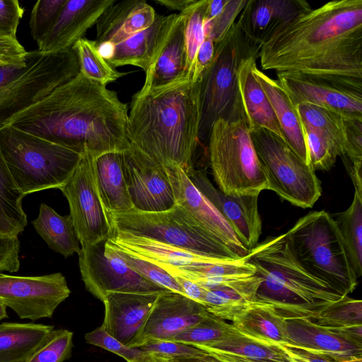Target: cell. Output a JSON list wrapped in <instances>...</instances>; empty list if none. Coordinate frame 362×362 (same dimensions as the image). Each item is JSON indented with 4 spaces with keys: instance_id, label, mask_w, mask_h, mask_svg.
Wrapping results in <instances>:
<instances>
[{
    "instance_id": "obj_2",
    "label": "cell",
    "mask_w": 362,
    "mask_h": 362,
    "mask_svg": "<svg viewBox=\"0 0 362 362\" xmlns=\"http://www.w3.org/2000/svg\"><path fill=\"white\" fill-rule=\"evenodd\" d=\"M128 112L127 104L116 92L79 73L16 114L4 126L95 158L131 148Z\"/></svg>"
},
{
    "instance_id": "obj_24",
    "label": "cell",
    "mask_w": 362,
    "mask_h": 362,
    "mask_svg": "<svg viewBox=\"0 0 362 362\" xmlns=\"http://www.w3.org/2000/svg\"><path fill=\"white\" fill-rule=\"evenodd\" d=\"M157 13L145 0L115 1L100 16L95 42L98 48L115 45L149 28Z\"/></svg>"
},
{
    "instance_id": "obj_19",
    "label": "cell",
    "mask_w": 362,
    "mask_h": 362,
    "mask_svg": "<svg viewBox=\"0 0 362 362\" xmlns=\"http://www.w3.org/2000/svg\"><path fill=\"white\" fill-rule=\"evenodd\" d=\"M176 203L182 206L212 236L239 257L248 252L228 222L194 186L187 174L176 165L165 168Z\"/></svg>"
},
{
    "instance_id": "obj_40",
    "label": "cell",
    "mask_w": 362,
    "mask_h": 362,
    "mask_svg": "<svg viewBox=\"0 0 362 362\" xmlns=\"http://www.w3.org/2000/svg\"><path fill=\"white\" fill-rule=\"evenodd\" d=\"M207 0H196L182 13L185 16L187 66L185 78L194 81L193 76L198 49L205 38L204 23Z\"/></svg>"
},
{
    "instance_id": "obj_38",
    "label": "cell",
    "mask_w": 362,
    "mask_h": 362,
    "mask_svg": "<svg viewBox=\"0 0 362 362\" xmlns=\"http://www.w3.org/2000/svg\"><path fill=\"white\" fill-rule=\"evenodd\" d=\"M296 105L303 124L327 139L339 156H345L346 119L338 114L312 104L299 103Z\"/></svg>"
},
{
    "instance_id": "obj_13",
    "label": "cell",
    "mask_w": 362,
    "mask_h": 362,
    "mask_svg": "<svg viewBox=\"0 0 362 362\" xmlns=\"http://www.w3.org/2000/svg\"><path fill=\"white\" fill-rule=\"evenodd\" d=\"M94 158L83 152L72 176L59 188L68 201L69 215L81 247L110 237V224L96 185Z\"/></svg>"
},
{
    "instance_id": "obj_7",
    "label": "cell",
    "mask_w": 362,
    "mask_h": 362,
    "mask_svg": "<svg viewBox=\"0 0 362 362\" xmlns=\"http://www.w3.org/2000/svg\"><path fill=\"white\" fill-rule=\"evenodd\" d=\"M79 73L73 48L54 54L32 50L24 63L0 66V127Z\"/></svg>"
},
{
    "instance_id": "obj_14",
    "label": "cell",
    "mask_w": 362,
    "mask_h": 362,
    "mask_svg": "<svg viewBox=\"0 0 362 362\" xmlns=\"http://www.w3.org/2000/svg\"><path fill=\"white\" fill-rule=\"evenodd\" d=\"M70 293L60 272L34 276L0 273V303L11 308L20 319L51 318Z\"/></svg>"
},
{
    "instance_id": "obj_42",
    "label": "cell",
    "mask_w": 362,
    "mask_h": 362,
    "mask_svg": "<svg viewBox=\"0 0 362 362\" xmlns=\"http://www.w3.org/2000/svg\"><path fill=\"white\" fill-rule=\"evenodd\" d=\"M309 320L326 328L362 325V302L345 296Z\"/></svg>"
},
{
    "instance_id": "obj_51",
    "label": "cell",
    "mask_w": 362,
    "mask_h": 362,
    "mask_svg": "<svg viewBox=\"0 0 362 362\" xmlns=\"http://www.w3.org/2000/svg\"><path fill=\"white\" fill-rule=\"evenodd\" d=\"M20 240L17 235L0 233V273L16 272L20 267Z\"/></svg>"
},
{
    "instance_id": "obj_45",
    "label": "cell",
    "mask_w": 362,
    "mask_h": 362,
    "mask_svg": "<svg viewBox=\"0 0 362 362\" xmlns=\"http://www.w3.org/2000/svg\"><path fill=\"white\" fill-rule=\"evenodd\" d=\"M139 349L161 362H195L197 359L208 355L194 346L173 341H153Z\"/></svg>"
},
{
    "instance_id": "obj_27",
    "label": "cell",
    "mask_w": 362,
    "mask_h": 362,
    "mask_svg": "<svg viewBox=\"0 0 362 362\" xmlns=\"http://www.w3.org/2000/svg\"><path fill=\"white\" fill-rule=\"evenodd\" d=\"M258 58L257 56L245 57L238 67V91L242 118L250 131L263 128L284 141L269 100L254 74Z\"/></svg>"
},
{
    "instance_id": "obj_48",
    "label": "cell",
    "mask_w": 362,
    "mask_h": 362,
    "mask_svg": "<svg viewBox=\"0 0 362 362\" xmlns=\"http://www.w3.org/2000/svg\"><path fill=\"white\" fill-rule=\"evenodd\" d=\"M247 0H227L221 14L204 23L205 36L210 37L215 45L220 44L236 22Z\"/></svg>"
},
{
    "instance_id": "obj_56",
    "label": "cell",
    "mask_w": 362,
    "mask_h": 362,
    "mask_svg": "<svg viewBox=\"0 0 362 362\" xmlns=\"http://www.w3.org/2000/svg\"><path fill=\"white\" fill-rule=\"evenodd\" d=\"M180 285L183 294L203 305L205 289L193 281L179 275L173 276ZM204 306V305H203Z\"/></svg>"
},
{
    "instance_id": "obj_8",
    "label": "cell",
    "mask_w": 362,
    "mask_h": 362,
    "mask_svg": "<svg viewBox=\"0 0 362 362\" xmlns=\"http://www.w3.org/2000/svg\"><path fill=\"white\" fill-rule=\"evenodd\" d=\"M105 211L110 230L148 238L208 257L228 260L241 258L207 232L177 203L158 212L134 208L119 213Z\"/></svg>"
},
{
    "instance_id": "obj_34",
    "label": "cell",
    "mask_w": 362,
    "mask_h": 362,
    "mask_svg": "<svg viewBox=\"0 0 362 362\" xmlns=\"http://www.w3.org/2000/svg\"><path fill=\"white\" fill-rule=\"evenodd\" d=\"M232 324L239 333L259 342L288 343L285 319L269 304L257 302Z\"/></svg>"
},
{
    "instance_id": "obj_17",
    "label": "cell",
    "mask_w": 362,
    "mask_h": 362,
    "mask_svg": "<svg viewBox=\"0 0 362 362\" xmlns=\"http://www.w3.org/2000/svg\"><path fill=\"white\" fill-rule=\"evenodd\" d=\"M187 175L225 218L244 246L249 251L252 249L262 234L259 195H226L214 186L205 170L194 168Z\"/></svg>"
},
{
    "instance_id": "obj_60",
    "label": "cell",
    "mask_w": 362,
    "mask_h": 362,
    "mask_svg": "<svg viewBox=\"0 0 362 362\" xmlns=\"http://www.w3.org/2000/svg\"><path fill=\"white\" fill-rule=\"evenodd\" d=\"M7 317L8 314L6 311V306L4 304L0 303V321Z\"/></svg>"
},
{
    "instance_id": "obj_32",
    "label": "cell",
    "mask_w": 362,
    "mask_h": 362,
    "mask_svg": "<svg viewBox=\"0 0 362 362\" xmlns=\"http://www.w3.org/2000/svg\"><path fill=\"white\" fill-rule=\"evenodd\" d=\"M54 326L33 322L0 324V362L29 358L45 341Z\"/></svg>"
},
{
    "instance_id": "obj_63",
    "label": "cell",
    "mask_w": 362,
    "mask_h": 362,
    "mask_svg": "<svg viewBox=\"0 0 362 362\" xmlns=\"http://www.w3.org/2000/svg\"><path fill=\"white\" fill-rule=\"evenodd\" d=\"M356 362H362V361H356Z\"/></svg>"
},
{
    "instance_id": "obj_58",
    "label": "cell",
    "mask_w": 362,
    "mask_h": 362,
    "mask_svg": "<svg viewBox=\"0 0 362 362\" xmlns=\"http://www.w3.org/2000/svg\"><path fill=\"white\" fill-rule=\"evenodd\" d=\"M195 1L196 0H155V2L170 10L179 11L180 13H182L191 6Z\"/></svg>"
},
{
    "instance_id": "obj_12",
    "label": "cell",
    "mask_w": 362,
    "mask_h": 362,
    "mask_svg": "<svg viewBox=\"0 0 362 362\" xmlns=\"http://www.w3.org/2000/svg\"><path fill=\"white\" fill-rule=\"evenodd\" d=\"M106 240L81 247L78 264L86 289L100 301L111 293H160L165 290L131 269Z\"/></svg>"
},
{
    "instance_id": "obj_36",
    "label": "cell",
    "mask_w": 362,
    "mask_h": 362,
    "mask_svg": "<svg viewBox=\"0 0 362 362\" xmlns=\"http://www.w3.org/2000/svg\"><path fill=\"white\" fill-rule=\"evenodd\" d=\"M24 195L16 185L0 150V233L18 235L27 226L22 201Z\"/></svg>"
},
{
    "instance_id": "obj_30",
    "label": "cell",
    "mask_w": 362,
    "mask_h": 362,
    "mask_svg": "<svg viewBox=\"0 0 362 362\" xmlns=\"http://www.w3.org/2000/svg\"><path fill=\"white\" fill-rule=\"evenodd\" d=\"M121 153L106 152L94 158L96 185L106 211L119 213L133 208L124 178Z\"/></svg>"
},
{
    "instance_id": "obj_3",
    "label": "cell",
    "mask_w": 362,
    "mask_h": 362,
    "mask_svg": "<svg viewBox=\"0 0 362 362\" xmlns=\"http://www.w3.org/2000/svg\"><path fill=\"white\" fill-rule=\"evenodd\" d=\"M201 88L202 79L136 93L128 112L131 146L159 165H176L189 175L199 139Z\"/></svg>"
},
{
    "instance_id": "obj_41",
    "label": "cell",
    "mask_w": 362,
    "mask_h": 362,
    "mask_svg": "<svg viewBox=\"0 0 362 362\" xmlns=\"http://www.w3.org/2000/svg\"><path fill=\"white\" fill-rule=\"evenodd\" d=\"M237 332L232 323H227L210 313L200 322L175 336L172 341L197 346L222 339Z\"/></svg>"
},
{
    "instance_id": "obj_21",
    "label": "cell",
    "mask_w": 362,
    "mask_h": 362,
    "mask_svg": "<svg viewBox=\"0 0 362 362\" xmlns=\"http://www.w3.org/2000/svg\"><path fill=\"white\" fill-rule=\"evenodd\" d=\"M160 293H109L103 301L105 311L102 325L105 331L131 347Z\"/></svg>"
},
{
    "instance_id": "obj_59",
    "label": "cell",
    "mask_w": 362,
    "mask_h": 362,
    "mask_svg": "<svg viewBox=\"0 0 362 362\" xmlns=\"http://www.w3.org/2000/svg\"><path fill=\"white\" fill-rule=\"evenodd\" d=\"M195 362H221L215 358L210 356L209 355H206L202 358H199L195 361Z\"/></svg>"
},
{
    "instance_id": "obj_10",
    "label": "cell",
    "mask_w": 362,
    "mask_h": 362,
    "mask_svg": "<svg viewBox=\"0 0 362 362\" xmlns=\"http://www.w3.org/2000/svg\"><path fill=\"white\" fill-rule=\"evenodd\" d=\"M215 46L214 59L202 77L199 137L209 136L218 119H243L238 91V67L245 57H259L261 48L247 40L236 22L225 39Z\"/></svg>"
},
{
    "instance_id": "obj_20",
    "label": "cell",
    "mask_w": 362,
    "mask_h": 362,
    "mask_svg": "<svg viewBox=\"0 0 362 362\" xmlns=\"http://www.w3.org/2000/svg\"><path fill=\"white\" fill-rule=\"evenodd\" d=\"M115 2V0H66L50 30L37 42V49L44 54H54L72 48Z\"/></svg>"
},
{
    "instance_id": "obj_35",
    "label": "cell",
    "mask_w": 362,
    "mask_h": 362,
    "mask_svg": "<svg viewBox=\"0 0 362 362\" xmlns=\"http://www.w3.org/2000/svg\"><path fill=\"white\" fill-rule=\"evenodd\" d=\"M36 232L53 251L67 258L78 254L81 247L70 215L61 216L45 203L32 221Z\"/></svg>"
},
{
    "instance_id": "obj_6",
    "label": "cell",
    "mask_w": 362,
    "mask_h": 362,
    "mask_svg": "<svg viewBox=\"0 0 362 362\" xmlns=\"http://www.w3.org/2000/svg\"><path fill=\"white\" fill-rule=\"evenodd\" d=\"M288 248L310 274L348 296L357 286L337 226L328 212L314 211L285 233Z\"/></svg>"
},
{
    "instance_id": "obj_28",
    "label": "cell",
    "mask_w": 362,
    "mask_h": 362,
    "mask_svg": "<svg viewBox=\"0 0 362 362\" xmlns=\"http://www.w3.org/2000/svg\"><path fill=\"white\" fill-rule=\"evenodd\" d=\"M254 74L269 100L284 141L310 166L303 122L289 93L278 79L269 77L257 65L254 67Z\"/></svg>"
},
{
    "instance_id": "obj_29",
    "label": "cell",
    "mask_w": 362,
    "mask_h": 362,
    "mask_svg": "<svg viewBox=\"0 0 362 362\" xmlns=\"http://www.w3.org/2000/svg\"><path fill=\"white\" fill-rule=\"evenodd\" d=\"M260 283L255 274L205 289L203 305L211 315L233 322L259 302L256 294Z\"/></svg>"
},
{
    "instance_id": "obj_55",
    "label": "cell",
    "mask_w": 362,
    "mask_h": 362,
    "mask_svg": "<svg viewBox=\"0 0 362 362\" xmlns=\"http://www.w3.org/2000/svg\"><path fill=\"white\" fill-rule=\"evenodd\" d=\"M27 53L17 38L0 37V57L22 61L25 59Z\"/></svg>"
},
{
    "instance_id": "obj_61",
    "label": "cell",
    "mask_w": 362,
    "mask_h": 362,
    "mask_svg": "<svg viewBox=\"0 0 362 362\" xmlns=\"http://www.w3.org/2000/svg\"><path fill=\"white\" fill-rule=\"evenodd\" d=\"M137 362H161V361H158L155 358H153L152 357H151L146 354V356L143 359H141V361H137Z\"/></svg>"
},
{
    "instance_id": "obj_52",
    "label": "cell",
    "mask_w": 362,
    "mask_h": 362,
    "mask_svg": "<svg viewBox=\"0 0 362 362\" xmlns=\"http://www.w3.org/2000/svg\"><path fill=\"white\" fill-rule=\"evenodd\" d=\"M346 122V146L345 157L351 165H362V121Z\"/></svg>"
},
{
    "instance_id": "obj_50",
    "label": "cell",
    "mask_w": 362,
    "mask_h": 362,
    "mask_svg": "<svg viewBox=\"0 0 362 362\" xmlns=\"http://www.w3.org/2000/svg\"><path fill=\"white\" fill-rule=\"evenodd\" d=\"M24 8L17 0H0V37L17 38Z\"/></svg>"
},
{
    "instance_id": "obj_16",
    "label": "cell",
    "mask_w": 362,
    "mask_h": 362,
    "mask_svg": "<svg viewBox=\"0 0 362 362\" xmlns=\"http://www.w3.org/2000/svg\"><path fill=\"white\" fill-rule=\"evenodd\" d=\"M210 313L201 304L180 293L160 292L131 348H139L173 337L206 318Z\"/></svg>"
},
{
    "instance_id": "obj_23",
    "label": "cell",
    "mask_w": 362,
    "mask_h": 362,
    "mask_svg": "<svg viewBox=\"0 0 362 362\" xmlns=\"http://www.w3.org/2000/svg\"><path fill=\"white\" fill-rule=\"evenodd\" d=\"M311 8L305 0H247L236 23L247 40L261 47L279 26Z\"/></svg>"
},
{
    "instance_id": "obj_39",
    "label": "cell",
    "mask_w": 362,
    "mask_h": 362,
    "mask_svg": "<svg viewBox=\"0 0 362 362\" xmlns=\"http://www.w3.org/2000/svg\"><path fill=\"white\" fill-rule=\"evenodd\" d=\"M72 48L78 57L80 73L89 80L106 86L126 74L106 62L94 40L82 38Z\"/></svg>"
},
{
    "instance_id": "obj_46",
    "label": "cell",
    "mask_w": 362,
    "mask_h": 362,
    "mask_svg": "<svg viewBox=\"0 0 362 362\" xmlns=\"http://www.w3.org/2000/svg\"><path fill=\"white\" fill-rule=\"evenodd\" d=\"M310 166L314 171L329 170L339 154L333 145L315 130L303 125Z\"/></svg>"
},
{
    "instance_id": "obj_22",
    "label": "cell",
    "mask_w": 362,
    "mask_h": 362,
    "mask_svg": "<svg viewBox=\"0 0 362 362\" xmlns=\"http://www.w3.org/2000/svg\"><path fill=\"white\" fill-rule=\"evenodd\" d=\"M288 344L338 362L362 361V344L314 324L308 319H285Z\"/></svg>"
},
{
    "instance_id": "obj_31",
    "label": "cell",
    "mask_w": 362,
    "mask_h": 362,
    "mask_svg": "<svg viewBox=\"0 0 362 362\" xmlns=\"http://www.w3.org/2000/svg\"><path fill=\"white\" fill-rule=\"evenodd\" d=\"M194 347L221 362H291L275 346L259 342L238 332L222 339Z\"/></svg>"
},
{
    "instance_id": "obj_11",
    "label": "cell",
    "mask_w": 362,
    "mask_h": 362,
    "mask_svg": "<svg viewBox=\"0 0 362 362\" xmlns=\"http://www.w3.org/2000/svg\"><path fill=\"white\" fill-rule=\"evenodd\" d=\"M250 132L268 189L296 206L313 207L322 194L320 181L313 168L285 141L267 129Z\"/></svg>"
},
{
    "instance_id": "obj_15",
    "label": "cell",
    "mask_w": 362,
    "mask_h": 362,
    "mask_svg": "<svg viewBox=\"0 0 362 362\" xmlns=\"http://www.w3.org/2000/svg\"><path fill=\"white\" fill-rule=\"evenodd\" d=\"M121 154L133 208L141 211L158 212L168 210L176 204L165 167L132 146Z\"/></svg>"
},
{
    "instance_id": "obj_54",
    "label": "cell",
    "mask_w": 362,
    "mask_h": 362,
    "mask_svg": "<svg viewBox=\"0 0 362 362\" xmlns=\"http://www.w3.org/2000/svg\"><path fill=\"white\" fill-rule=\"evenodd\" d=\"M269 344H272L281 350L291 362H338L332 358L300 349L288 343Z\"/></svg>"
},
{
    "instance_id": "obj_9",
    "label": "cell",
    "mask_w": 362,
    "mask_h": 362,
    "mask_svg": "<svg viewBox=\"0 0 362 362\" xmlns=\"http://www.w3.org/2000/svg\"><path fill=\"white\" fill-rule=\"evenodd\" d=\"M210 165L226 195H259L268 182L243 119H218L209 134Z\"/></svg>"
},
{
    "instance_id": "obj_25",
    "label": "cell",
    "mask_w": 362,
    "mask_h": 362,
    "mask_svg": "<svg viewBox=\"0 0 362 362\" xmlns=\"http://www.w3.org/2000/svg\"><path fill=\"white\" fill-rule=\"evenodd\" d=\"M177 16L157 14L149 28L112 45L105 59L113 68L133 65L146 73L157 59Z\"/></svg>"
},
{
    "instance_id": "obj_18",
    "label": "cell",
    "mask_w": 362,
    "mask_h": 362,
    "mask_svg": "<svg viewBox=\"0 0 362 362\" xmlns=\"http://www.w3.org/2000/svg\"><path fill=\"white\" fill-rule=\"evenodd\" d=\"M295 105L312 104L345 119L362 121V90L292 74H276Z\"/></svg>"
},
{
    "instance_id": "obj_4",
    "label": "cell",
    "mask_w": 362,
    "mask_h": 362,
    "mask_svg": "<svg viewBox=\"0 0 362 362\" xmlns=\"http://www.w3.org/2000/svg\"><path fill=\"white\" fill-rule=\"evenodd\" d=\"M245 257L261 279L257 300L272 305L284 319H314L345 296L297 262L285 233L268 237Z\"/></svg>"
},
{
    "instance_id": "obj_43",
    "label": "cell",
    "mask_w": 362,
    "mask_h": 362,
    "mask_svg": "<svg viewBox=\"0 0 362 362\" xmlns=\"http://www.w3.org/2000/svg\"><path fill=\"white\" fill-rule=\"evenodd\" d=\"M73 335V332L68 329H54L26 362L65 361L71 356Z\"/></svg>"
},
{
    "instance_id": "obj_62",
    "label": "cell",
    "mask_w": 362,
    "mask_h": 362,
    "mask_svg": "<svg viewBox=\"0 0 362 362\" xmlns=\"http://www.w3.org/2000/svg\"><path fill=\"white\" fill-rule=\"evenodd\" d=\"M28 359V358H26V359H23V360H21V361H17V362H26Z\"/></svg>"
},
{
    "instance_id": "obj_53",
    "label": "cell",
    "mask_w": 362,
    "mask_h": 362,
    "mask_svg": "<svg viewBox=\"0 0 362 362\" xmlns=\"http://www.w3.org/2000/svg\"><path fill=\"white\" fill-rule=\"evenodd\" d=\"M216 54V46L214 40L208 36L200 45L195 60L193 81L202 79L204 73L212 64Z\"/></svg>"
},
{
    "instance_id": "obj_37",
    "label": "cell",
    "mask_w": 362,
    "mask_h": 362,
    "mask_svg": "<svg viewBox=\"0 0 362 362\" xmlns=\"http://www.w3.org/2000/svg\"><path fill=\"white\" fill-rule=\"evenodd\" d=\"M339 231L349 261L357 278L362 274V194L354 192L343 212L332 215Z\"/></svg>"
},
{
    "instance_id": "obj_49",
    "label": "cell",
    "mask_w": 362,
    "mask_h": 362,
    "mask_svg": "<svg viewBox=\"0 0 362 362\" xmlns=\"http://www.w3.org/2000/svg\"><path fill=\"white\" fill-rule=\"evenodd\" d=\"M85 339L87 343L114 353L127 362L139 361L146 355V352L139 348L129 347L110 335L102 325L86 333Z\"/></svg>"
},
{
    "instance_id": "obj_57",
    "label": "cell",
    "mask_w": 362,
    "mask_h": 362,
    "mask_svg": "<svg viewBox=\"0 0 362 362\" xmlns=\"http://www.w3.org/2000/svg\"><path fill=\"white\" fill-rule=\"evenodd\" d=\"M227 0H207L205 20L211 21L221 14Z\"/></svg>"
},
{
    "instance_id": "obj_5",
    "label": "cell",
    "mask_w": 362,
    "mask_h": 362,
    "mask_svg": "<svg viewBox=\"0 0 362 362\" xmlns=\"http://www.w3.org/2000/svg\"><path fill=\"white\" fill-rule=\"evenodd\" d=\"M0 150L24 197L63 186L72 176L82 155L12 126L0 127Z\"/></svg>"
},
{
    "instance_id": "obj_47",
    "label": "cell",
    "mask_w": 362,
    "mask_h": 362,
    "mask_svg": "<svg viewBox=\"0 0 362 362\" xmlns=\"http://www.w3.org/2000/svg\"><path fill=\"white\" fill-rule=\"evenodd\" d=\"M66 0H39L33 6L29 21L31 36L38 42L50 30Z\"/></svg>"
},
{
    "instance_id": "obj_1",
    "label": "cell",
    "mask_w": 362,
    "mask_h": 362,
    "mask_svg": "<svg viewBox=\"0 0 362 362\" xmlns=\"http://www.w3.org/2000/svg\"><path fill=\"white\" fill-rule=\"evenodd\" d=\"M263 70L362 90V0H334L279 26L261 46Z\"/></svg>"
},
{
    "instance_id": "obj_26",
    "label": "cell",
    "mask_w": 362,
    "mask_h": 362,
    "mask_svg": "<svg viewBox=\"0 0 362 362\" xmlns=\"http://www.w3.org/2000/svg\"><path fill=\"white\" fill-rule=\"evenodd\" d=\"M185 30V16L179 13L157 59L146 72L144 83L138 93L163 90L187 81Z\"/></svg>"
},
{
    "instance_id": "obj_33",
    "label": "cell",
    "mask_w": 362,
    "mask_h": 362,
    "mask_svg": "<svg viewBox=\"0 0 362 362\" xmlns=\"http://www.w3.org/2000/svg\"><path fill=\"white\" fill-rule=\"evenodd\" d=\"M171 276L189 279L204 289H209L230 280L250 276L256 274L254 265L246 257L235 260H218L194 263L182 268H162Z\"/></svg>"
},
{
    "instance_id": "obj_44",
    "label": "cell",
    "mask_w": 362,
    "mask_h": 362,
    "mask_svg": "<svg viewBox=\"0 0 362 362\" xmlns=\"http://www.w3.org/2000/svg\"><path fill=\"white\" fill-rule=\"evenodd\" d=\"M106 245L114 249L131 269L146 279L165 290L184 295L175 278L163 269L151 262L119 250L108 242L107 240Z\"/></svg>"
}]
</instances>
